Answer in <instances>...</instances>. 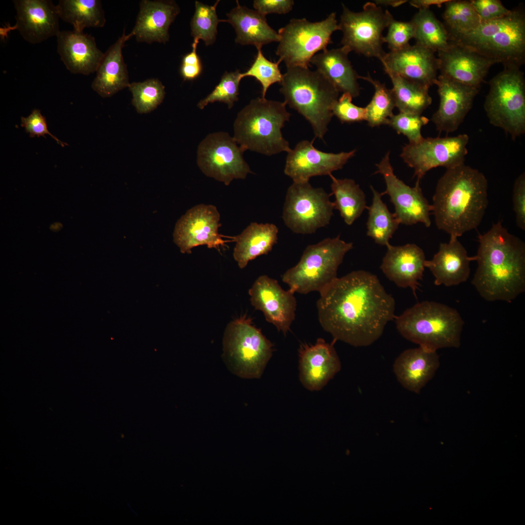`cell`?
Returning <instances> with one entry per match:
<instances>
[{
	"instance_id": "6da1fadb",
	"label": "cell",
	"mask_w": 525,
	"mask_h": 525,
	"mask_svg": "<svg viewBox=\"0 0 525 525\" xmlns=\"http://www.w3.org/2000/svg\"><path fill=\"white\" fill-rule=\"evenodd\" d=\"M319 323L334 341L354 347L371 345L393 318L395 302L377 276L364 270L337 278L319 293Z\"/></svg>"
},
{
	"instance_id": "7a4b0ae2",
	"label": "cell",
	"mask_w": 525,
	"mask_h": 525,
	"mask_svg": "<svg viewBox=\"0 0 525 525\" xmlns=\"http://www.w3.org/2000/svg\"><path fill=\"white\" fill-rule=\"evenodd\" d=\"M472 283L486 300L511 302L525 291V244L501 221L478 236Z\"/></svg>"
},
{
	"instance_id": "3957f363",
	"label": "cell",
	"mask_w": 525,
	"mask_h": 525,
	"mask_svg": "<svg viewBox=\"0 0 525 525\" xmlns=\"http://www.w3.org/2000/svg\"><path fill=\"white\" fill-rule=\"evenodd\" d=\"M485 175L464 163L447 169L438 179L432 212L437 228L458 238L476 229L488 205Z\"/></svg>"
},
{
	"instance_id": "277c9868",
	"label": "cell",
	"mask_w": 525,
	"mask_h": 525,
	"mask_svg": "<svg viewBox=\"0 0 525 525\" xmlns=\"http://www.w3.org/2000/svg\"><path fill=\"white\" fill-rule=\"evenodd\" d=\"M505 68H520L525 60V14L522 8L506 16L482 22L474 30L449 37Z\"/></svg>"
},
{
	"instance_id": "5b68a950",
	"label": "cell",
	"mask_w": 525,
	"mask_h": 525,
	"mask_svg": "<svg viewBox=\"0 0 525 525\" xmlns=\"http://www.w3.org/2000/svg\"><path fill=\"white\" fill-rule=\"evenodd\" d=\"M280 84L286 105L309 122L315 137L323 139L339 92L321 73L308 67H287Z\"/></svg>"
},
{
	"instance_id": "8992f818",
	"label": "cell",
	"mask_w": 525,
	"mask_h": 525,
	"mask_svg": "<svg viewBox=\"0 0 525 525\" xmlns=\"http://www.w3.org/2000/svg\"><path fill=\"white\" fill-rule=\"evenodd\" d=\"M395 318L400 333L424 350L437 351L460 345L464 321L456 309L445 304L423 301Z\"/></svg>"
},
{
	"instance_id": "52a82bcc",
	"label": "cell",
	"mask_w": 525,
	"mask_h": 525,
	"mask_svg": "<svg viewBox=\"0 0 525 525\" xmlns=\"http://www.w3.org/2000/svg\"><path fill=\"white\" fill-rule=\"evenodd\" d=\"M286 104L258 97L238 114L234 123V139L245 151L270 156L290 150L281 129L291 114Z\"/></svg>"
},
{
	"instance_id": "ba28073f",
	"label": "cell",
	"mask_w": 525,
	"mask_h": 525,
	"mask_svg": "<svg viewBox=\"0 0 525 525\" xmlns=\"http://www.w3.org/2000/svg\"><path fill=\"white\" fill-rule=\"evenodd\" d=\"M353 247L339 236L325 238L310 245L304 250L299 262L281 276L293 293H319L332 282L346 254Z\"/></svg>"
},
{
	"instance_id": "9c48e42d",
	"label": "cell",
	"mask_w": 525,
	"mask_h": 525,
	"mask_svg": "<svg viewBox=\"0 0 525 525\" xmlns=\"http://www.w3.org/2000/svg\"><path fill=\"white\" fill-rule=\"evenodd\" d=\"M484 108L490 122L512 139L525 133V80L520 68H505L490 81Z\"/></svg>"
},
{
	"instance_id": "30bf717a",
	"label": "cell",
	"mask_w": 525,
	"mask_h": 525,
	"mask_svg": "<svg viewBox=\"0 0 525 525\" xmlns=\"http://www.w3.org/2000/svg\"><path fill=\"white\" fill-rule=\"evenodd\" d=\"M336 18V13H332L318 22L304 18L291 19L278 32L280 40L276 53L279 60L287 67H308L312 57L327 49L333 33L339 30Z\"/></svg>"
},
{
	"instance_id": "8fae6325",
	"label": "cell",
	"mask_w": 525,
	"mask_h": 525,
	"mask_svg": "<svg viewBox=\"0 0 525 525\" xmlns=\"http://www.w3.org/2000/svg\"><path fill=\"white\" fill-rule=\"evenodd\" d=\"M224 349L231 370L245 379L260 378L273 352L272 343L244 318L228 325Z\"/></svg>"
},
{
	"instance_id": "7c38bea8",
	"label": "cell",
	"mask_w": 525,
	"mask_h": 525,
	"mask_svg": "<svg viewBox=\"0 0 525 525\" xmlns=\"http://www.w3.org/2000/svg\"><path fill=\"white\" fill-rule=\"evenodd\" d=\"M342 8L338 24L343 33L342 47L381 61L386 53L383 48V33L393 18L392 15L372 2L366 3L359 12L350 11L344 4Z\"/></svg>"
},
{
	"instance_id": "4fadbf2b",
	"label": "cell",
	"mask_w": 525,
	"mask_h": 525,
	"mask_svg": "<svg viewBox=\"0 0 525 525\" xmlns=\"http://www.w3.org/2000/svg\"><path fill=\"white\" fill-rule=\"evenodd\" d=\"M322 188H315L308 182H295L288 188L282 218L286 226L295 233L315 232L328 225L332 218L333 203Z\"/></svg>"
},
{
	"instance_id": "5bb4252c",
	"label": "cell",
	"mask_w": 525,
	"mask_h": 525,
	"mask_svg": "<svg viewBox=\"0 0 525 525\" xmlns=\"http://www.w3.org/2000/svg\"><path fill=\"white\" fill-rule=\"evenodd\" d=\"M245 151L228 133L210 134L198 145L197 165L206 176L228 185L234 179H245L252 173L243 158Z\"/></svg>"
},
{
	"instance_id": "9a60e30c",
	"label": "cell",
	"mask_w": 525,
	"mask_h": 525,
	"mask_svg": "<svg viewBox=\"0 0 525 525\" xmlns=\"http://www.w3.org/2000/svg\"><path fill=\"white\" fill-rule=\"evenodd\" d=\"M469 138L467 134L454 137L423 138L415 144H406L401 157L414 170V176L420 180L431 169H447L464 163Z\"/></svg>"
},
{
	"instance_id": "2e32d148",
	"label": "cell",
	"mask_w": 525,
	"mask_h": 525,
	"mask_svg": "<svg viewBox=\"0 0 525 525\" xmlns=\"http://www.w3.org/2000/svg\"><path fill=\"white\" fill-rule=\"evenodd\" d=\"M390 152L385 154L380 162L375 174H381L384 179L386 189L382 194H387L395 208L394 213L400 224L412 225L422 223L426 227L431 224L430 213L432 206L424 197L420 186V181L415 186L410 187L395 175L390 161Z\"/></svg>"
},
{
	"instance_id": "e0dca14e",
	"label": "cell",
	"mask_w": 525,
	"mask_h": 525,
	"mask_svg": "<svg viewBox=\"0 0 525 525\" xmlns=\"http://www.w3.org/2000/svg\"><path fill=\"white\" fill-rule=\"evenodd\" d=\"M220 215L216 207L200 204L189 210L176 222L174 241L183 253H191L197 246L218 249L226 241L218 232Z\"/></svg>"
},
{
	"instance_id": "ac0fdd59",
	"label": "cell",
	"mask_w": 525,
	"mask_h": 525,
	"mask_svg": "<svg viewBox=\"0 0 525 525\" xmlns=\"http://www.w3.org/2000/svg\"><path fill=\"white\" fill-rule=\"evenodd\" d=\"M252 306L262 311L266 320L286 334L295 319L294 293L285 290L278 281L266 275L259 277L248 291Z\"/></svg>"
},
{
	"instance_id": "d6986e66",
	"label": "cell",
	"mask_w": 525,
	"mask_h": 525,
	"mask_svg": "<svg viewBox=\"0 0 525 525\" xmlns=\"http://www.w3.org/2000/svg\"><path fill=\"white\" fill-rule=\"evenodd\" d=\"M355 152H324L314 146L313 141L303 140L287 152L284 173L293 182H308L313 176L329 175L341 169Z\"/></svg>"
},
{
	"instance_id": "ffe728a7",
	"label": "cell",
	"mask_w": 525,
	"mask_h": 525,
	"mask_svg": "<svg viewBox=\"0 0 525 525\" xmlns=\"http://www.w3.org/2000/svg\"><path fill=\"white\" fill-rule=\"evenodd\" d=\"M438 87L439 105L431 121L439 132L452 133L463 122L472 107L479 88L468 86L440 74Z\"/></svg>"
},
{
	"instance_id": "44dd1931",
	"label": "cell",
	"mask_w": 525,
	"mask_h": 525,
	"mask_svg": "<svg viewBox=\"0 0 525 525\" xmlns=\"http://www.w3.org/2000/svg\"><path fill=\"white\" fill-rule=\"evenodd\" d=\"M381 62L386 73L398 75L428 88L437 79L438 64L435 52L416 43L386 53Z\"/></svg>"
},
{
	"instance_id": "7402d4cb",
	"label": "cell",
	"mask_w": 525,
	"mask_h": 525,
	"mask_svg": "<svg viewBox=\"0 0 525 525\" xmlns=\"http://www.w3.org/2000/svg\"><path fill=\"white\" fill-rule=\"evenodd\" d=\"M318 338L314 344H302L298 350L299 378L311 391L322 389L341 369L333 343Z\"/></svg>"
},
{
	"instance_id": "603a6c76",
	"label": "cell",
	"mask_w": 525,
	"mask_h": 525,
	"mask_svg": "<svg viewBox=\"0 0 525 525\" xmlns=\"http://www.w3.org/2000/svg\"><path fill=\"white\" fill-rule=\"evenodd\" d=\"M17 30L28 42L35 44L57 35L59 19L50 0H14Z\"/></svg>"
},
{
	"instance_id": "cb8c5ba5",
	"label": "cell",
	"mask_w": 525,
	"mask_h": 525,
	"mask_svg": "<svg viewBox=\"0 0 525 525\" xmlns=\"http://www.w3.org/2000/svg\"><path fill=\"white\" fill-rule=\"evenodd\" d=\"M438 52L440 74L478 88L490 68L496 64L469 48L450 40L446 49Z\"/></svg>"
},
{
	"instance_id": "d4e9b609",
	"label": "cell",
	"mask_w": 525,
	"mask_h": 525,
	"mask_svg": "<svg viewBox=\"0 0 525 525\" xmlns=\"http://www.w3.org/2000/svg\"><path fill=\"white\" fill-rule=\"evenodd\" d=\"M380 266L385 276L398 286L416 292L422 280L426 261L423 250L414 244L401 246L389 244Z\"/></svg>"
},
{
	"instance_id": "484cf974",
	"label": "cell",
	"mask_w": 525,
	"mask_h": 525,
	"mask_svg": "<svg viewBox=\"0 0 525 525\" xmlns=\"http://www.w3.org/2000/svg\"><path fill=\"white\" fill-rule=\"evenodd\" d=\"M57 51L71 73L88 75L96 72L104 53L94 38L75 31H60L56 36Z\"/></svg>"
},
{
	"instance_id": "4316f807",
	"label": "cell",
	"mask_w": 525,
	"mask_h": 525,
	"mask_svg": "<svg viewBox=\"0 0 525 525\" xmlns=\"http://www.w3.org/2000/svg\"><path fill=\"white\" fill-rule=\"evenodd\" d=\"M180 12L174 0H141L136 23L130 33L139 42L165 44L169 29Z\"/></svg>"
},
{
	"instance_id": "83f0119b",
	"label": "cell",
	"mask_w": 525,
	"mask_h": 525,
	"mask_svg": "<svg viewBox=\"0 0 525 525\" xmlns=\"http://www.w3.org/2000/svg\"><path fill=\"white\" fill-rule=\"evenodd\" d=\"M473 257H469L465 248L457 238H450L448 243H441L433 259L426 260L425 267L435 278L437 286H452L464 282L470 274V263Z\"/></svg>"
},
{
	"instance_id": "f1b7e54d",
	"label": "cell",
	"mask_w": 525,
	"mask_h": 525,
	"mask_svg": "<svg viewBox=\"0 0 525 525\" xmlns=\"http://www.w3.org/2000/svg\"><path fill=\"white\" fill-rule=\"evenodd\" d=\"M439 364L437 351L419 347L401 353L395 360L393 369L397 380L403 387L419 394L433 377Z\"/></svg>"
},
{
	"instance_id": "f546056e",
	"label": "cell",
	"mask_w": 525,
	"mask_h": 525,
	"mask_svg": "<svg viewBox=\"0 0 525 525\" xmlns=\"http://www.w3.org/2000/svg\"><path fill=\"white\" fill-rule=\"evenodd\" d=\"M133 37L130 33L122 35L104 53L96 71L92 88L104 98L109 97L129 88L128 71L122 55L125 42Z\"/></svg>"
},
{
	"instance_id": "4dcf8cb0",
	"label": "cell",
	"mask_w": 525,
	"mask_h": 525,
	"mask_svg": "<svg viewBox=\"0 0 525 525\" xmlns=\"http://www.w3.org/2000/svg\"><path fill=\"white\" fill-rule=\"evenodd\" d=\"M349 52H350L344 47L326 49L315 54L310 63L314 65L316 70L339 92L349 93L353 98L358 96L360 94V87L357 82L359 76L348 58Z\"/></svg>"
},
{
	"instance_id": "1f68e13d",
	"label": "cell",
	"mask_w": 525,
	"mask_h": 525,
	"mask_svg": "<svg viewBox=\"0 0 525 525\" xmlns=\"http://www.w3.org/2000/svg\"><path fill=\"white\" fill-rule=\"evenodd\" d=\"M236 3L237 6L227 14L228 19L224 20L234 28L236 43L261 49L264 45L279 41L278 33L268 25L265 16L240 5L238 0Z\"/></svg>"
},
{
	"instance_id": "d6a6232c",
	"label": "cell",
	"mask_w": 525,
	"mask_h": 525,
	"mask_svg": "<svg viewBox=\"0 0 525 525\" xmlns=\"http://www.w3.org/2000/svg\"><path fill=\"white\" fill-rule=\"evenodd\" d=\"M279 229L273 224L251 223L239 235L232 237L236 242L233 256L241 269L258 256L267 254L277 242Z\"/></svg>"
},
{
	"instance_id": "836d02e7",
	"label": "cell",
	"mask_w": 525,
	"mask_h": 525,
	"mask_svg": "<svg viewBox=\"0 0 525 525\" xmlns=\"http://www.w3.org/2000/svg\"><path fill=\"white\" fill-rule=\"evenodd\" d=\"M56 6L60 18L78 32L86 28L102 27L106 22L99 0H59Z\"/></svg>"
},
{
	"instance_id": "e575fe53",
	"label": "cell",
	"mask_w": 525,
	"mask_h": 525,
	"mask_svg": "<svg viewBox=\"0 0 525 525\" xmlns=\"http://www.w3.org/2000/svg\"><path fill=\"white\" fill-rule=\"evenodd\" d=\"M332 194L334 195V209L337 210L348 225H351L367 209L366 196L352 179H338L332 174Z\"/></svg>"
},
{
	"instance_id": "d590c367",
	"label": "cell",
	"mask_w": 525,
	"mask_h": 525,
	"mask_svg": "<svg viewBox=\"0 0 525 525\" xmlns=\"http://www.w3.org/2000/svg\"><path fill=\"white\" fill-rule=\"evenodd\" d=\"M372 202L368 210L367 235L380 245L387 246L389 240L400 224L394 213H391L382 199V193L372 186Z\"/></svg>"
},
{
	"instance_id": "8d00e7d4",
	"label": "cell",
	"mask_w": 525,
	"mask_h": 525,
	"mask_svg": "<svg viewBox=\"0 0 525 525\" xmlns=\"http://www.w3.org/2000/svg\"><path fill=\"white\" fill-rule=\"evenodd\" d=\"M411 20L415 27L414 38L416 44L435 52L448 47L450 42L448 31L429 8L419 9Z\"/></svg>"
},
{
	"instance_id": "74e56055",
	"label": "cell",
	"mask_w": 525,
	"mask_h": 525,
	"mask_svg": "<svg viewBox=\"0 0 525 525\" xmlns=\"http://www.w3.org/2000/svg\"><path fill=\"white\" fill-rule=\"evenodd\" d=\"M392 83L391 89L395 107L400 112L421 115L432 103L429 88L409 81L398 75L386 73Z\"/></svg>"
},
{
	"instance_id": "f35d334b",
	"label": "cell",
	"mask_w": 525,
	"mask_h": 525,
	"mask_svg": "<svg viewBox=\"0 0 525 525\" xmlns=\"http://www.w3.org/2000/svg\"><path fill=\"white\" fill-rule=\"evenodd\" d=\"M445 5L443 18L449 37L473 30L481 23L470 0H449Z\"/></svg>"
},
{
	"instance_id": "ab89813d",
	"label": "cell",
	"mask_w": 525,
	"mask_h": 525,
	"mask_svg": "<svg viewBox=\"0 0 525 525\" xmlns=\"http://www.w3.org/2000/svg\"><path fill=\"white\" fill-rule=\"evenodd\" d=\"M359 78L370 83L374 89L371 101L365 107V121L372 127L386 124L389 118L393 115V110L395 107L391 89L379 81L373 79L369 74L366 76H359Z\"/></svg>"
},
{
	"instance_id": "60d3db41",
	"label": "cell",
	"mask_w": 525,
	"mask_h": 525,
	"mask_svg": "<svg viewBox=\"0 0 525 525\" xmlns=\"http://www.w3.org/2000/svg\"><path fill=\"white\" fill-rule=\"evenodd\" d=\"M219 0L214 5H208L200 1L195 2V12L190 22L191 34L193 40H202L206 45H212L215 41L217 26L224 21L218 18L216 8Z\"/></svg>"
},
{
	"instance_id": "b9f144b4",
	"label": "cell",
	"mask_w": 525,
	"mask_h": 525,
	"mask_svg": "<svg viewBox=\"0 0 525 525\" xmlns=\"http://www.w3.org/2000/svg\"><path fill=\"white\" fill-rule=\"evenodd\" d=\"M128 88L133 96L132 103L140 114L155 110L162 102L165 95L164 86L155 78L133 82Z\"/></svg>"
},
{
	"instance_id": "7bdbcfd3",
	"label": "cell",
	"mask_w": 525,
	"mask_h": 525,
	"mask_svg": "<svg viewBox=\"0 0 525 525\" xmlns=\"http://www.w3.org/2000/svg\"><path fill=\"white\" fill-rule=\"evenodd\" d=\"M242 79L239 70L225 72L213 90L198 102V107L202 109L209 104L220 102L227 104L228 107L231 108L234 103L238 100L239 86Z\"/></svg>"
},
{
	"instance_id": "ee69618b",
	"label": "cell",
	"mask_w": 525,
	"mask_h": 525,
	"mask_svg": "<svg viewBox=\"0 0 525 525\" xmlns=\"http://www.w3.org/2000/svg\"><path fill=\"white\" fill-rule=\"evenodd\" d=\"M257 51L254 62L246 71L241 73V77L250 76L258 81L262 87V97L264 98L270 86L281 82L283 74L279 67L281 62L280 60L277 62L270 61L263 55L261 49H257Z\"/></svg>"
},
{
	"instance_id": "f6af8a7d",
	"label": "cell",
	"mask_w": 525,
	"mask_h": 525,
	"mask_svg": "<svg viewBox=\"0 0 525 525\" xmlns=\"http://www.w3.org/2000/svg\"><path fill=\"white\" fill-rule=\"evenodd\" d=\"M429 119L421 115L407 112H399L393 115L388 120L387 124L398 134L407 138L409 143L415 144L424 138L421 133L423 126L427 124Z\"/></svg>"
},
{
	"instance_id": "bcb514c9",
	"label": "cell",
	"mask_w": 525,
	"mask_h": 525,
	"mask_svg": "<svg viewBox=\"0 0 525 525\" xmlns=\"http://www.w3.org/2000/svg\"><path fill=\"white\" fill-rule=\"evenodd\" d=\"M387 35L384 37V43H387L390 51L400 50L408 45L414 37L415 27L411 20L402 21L392 19L387 27Z\"/></svg>"
},
{
	"instance_id": "7dc6e473",
	"label": "cell",
	"mask_w": 525,
	"mask_h": 525,
	"mask_svg": "<svg viewBox=\"0 0 525 525\" xmlns=\"http://www.w3.org/2000/svg\"><path fill=\"white\" fill-rule=\"evenodd\" d=\"M352 97L343 93L334 103L332 112L342 123H353L366 120V108L352 103Z\"/></svg>"
},
{
	"instance_id": "c3c4849f",
	"label": "cell",
	"mask_w": 525,
	"mask_h": 525,
	"mask_svg": "<svg viewBox=\"0 0 525 525\" xmlns=\"http://www.w3.org/2000/svg\"><path fill=\"white\" fill-rule=\"evenodd\" d=\"M21 126L24 128L26 132L28 133L31 138L35 136L38 137L43 136L45 138L46 135H49L62 147L65 146V145H68L62 142L49 132L45 118L38 109H34L27 117H22Z\"/></svg>"
},
{
	"instance_id": "681fc988",
	"label": "cell",
	"mask_w": 525,
	"mask_h": 525,
	"mask_svg": "<svg viewBox=\"0 0 525 525\" xmlns=\"http://www.w3.org/2000/svg\"><path fill=\"white\" fill-rule=\"evenodd\" d=\"M470 1L481 22L501 18L507 15L510 11L499 0H471Z\"/></svg>"
},
{
	"instance_id": "f907efd6",
	"label": "cell",
	"mask_w": 525,
	"mask_h": 525,
	"mask_svg": "<svg viewBox=\"0 0 525 525\" xmlns=\"http://www.w3.org/2000/svg\"><path fill=\"white\" fill-rule=\"evenodd\" d=\"M512 201L516 222L521 229L525 230V174L516 179L513 186Z\"/></svg>"
},
{
	"instance_id": "816d5d0a",
	"label": "cell",
	"mask_w": 525,
	"mask_h": 525,
	"mask_svg": "<svg viewBox=\"0 0 525 525\" xmlns=\"http://www.w3.org/2000/svg\"><path fill=\"white\" fill-rule=\"evenodd\" d=\"M198 40H193L192 50L182 58L180 73L184 80H192L198 77L202 71V64L196 52Z\"/></svg>"
},
{
	"instance_id": "f5cc1de1",
	"label": "cell",
	"mask_w": 525,
	"mask_h": 525,
	"mask_svg": "<svg viewBox=\"0 0 525 525\" xmlns=\"http://www.w3.org/2000/svg\"><path fill=\"white\" fill-rule=\"evenodd\" d=\"M294 5L293 0H255L253 7L262 14H285L290 12Z\"/></svg>"
},
{
	"instance_id": "db71d44e",
	"label": "cell",
	"mask_w": 525,
	"mask_h": 525,
	"mask_svg": "<svg viewBox=\"0 0 525 525\" xmlns=\"http://www.w3.org/2000/svg\"><path fill=\"white\" fill-rule=\"evenodd\" d=\"M449 0H412L409 1V4L416 8L420 9L429 8L432 5H436L440 7L442 4H445Z\"/></svg>"
},
{
	"instance_id": "11a10c76",
	"label": "cell",
	"mask_w": 525,
	"mask_h": 525,
	"mask_svg": "<svg viewBox=\"0 0 525 525\" xmlns=\"http://www.w3.org/2000/svg\"><path fill=\"white\" fill-rule=\"evenodd\" d=\"M407 0H375L374 3L381 6V5L384 6H391L392 7H398L403 3H405Z\"/></svg>"
},
{
	"instance_id": "9f6ffc18",
	"label": "cell",
	"mask_w": 525,
	"mask_h": 525,
	"mask_svg": "<svg viewBox=\"0 0 525 525\" xmlns=\"http://www.w3.org/2000/svg\"><path fill=\"white\" fill-rule=\"evenodd\" d=\"M17 30V27L16 25L13 26L10 25H7L4 28H0V35L1 39H4L7 33L11 30Z\"/></svg>"
}]
</instances>
